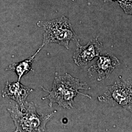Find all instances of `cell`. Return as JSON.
Listing matches in <instances>:
<instances>
[{
	"label": "cell",
	"instance_id": "obj_6",
	"mask_svg": "<svg viewBox=\"0 0 132 132\" xmlns=\"http://www.w3.org/2000/svg\"><path fill=\"white\" fill-rule=\"evenodd\" d=\"M98 57L97 61L90 67L88 71L90 77L96 74L97 80L100 81L108 78L119 65L120 62L117 57L110 54Z\"/></svg>",
	"mask_w": 132,
	"mask_h": 132
},
{
	"label": "cell",
	"instance_id": "obj_2",
	"mask_svg": "<svg viewBox=\"0 0 132 132\" xmlns=\"http://www.w3.org/2000/svg\"><path fill=\"white\" fill-rule=\"evenodd\" d=\"M8 112L14 122L15 132H41L46 131V125L53 117L56 111L41 116L38 114L33 102L25 104L23 110L18 104L7 109Z\"/></svg>",
	"mask_w": 132,
	"mask_h": 132
},
{
	"label": "cell",
	"instance_id": "obj_4",
	"mask_svg": "<svg viewBox=\"0 0 132 132\" xmlns=\"http://www.w3.org/2000/svg\"><path fill=\"white\" fill-rule=\"evenodd\" d=\"M132 81L120 80L107 87L98 99L112 106H118L132 112Z\"/></svg>",
	"mask_w": 132,
	"mask_h": 132
},
{
	"label": "cell",
	"instance_id": "obj_7",
	"mask_svg": "<svg viewBox=\"0 0 132 132\" xmlns=\"http://www.w3.org/2000/svg\"><path fill=\"white\" fill-rule=\"evenodd\" d=\"M33 91L32 89L24 86L20 81L12 83L6 81L5 87L2 91V96L3 98L14 100L18 104L20 110H23L25 108L26 99Z\"/></svg>",
	"mask_w": 132,
	"mask_h": 132
},
{
	"label": "cell",
	"instance_id": "obj_8",
	"mask_svg": "<svg viewBox=\"0 0 132 132\" xmlns=\"http://www.w3.org/2000/svg\"><path fill=\"white\" fill-rule=\"evenodd\" d=\"M42 48L40 47L36 52L27 59L10 64L5 69V71H14L18 77V81H20L23 76L27 74L30 71H32V65L34 59Z\"/></svg>",
	"mask_w": 132,
	"mask_h": 132
},
{
	"label": "cell",
	"instance_id": "obj_5",
	"mask_svg": "<svg viewBox=\"0 0 132 132\" xmlns=\"http://www.w3.org/2000/svg\"><path fill=\"white\" fill-rule=\"evenodd\" d=\"M77 49L74 52L73 59L76 65L85 66L92 61L94 58L99 55L103 48L102 43L97 38L90 41L85 46H81L79 40L76 41Z\"/></svg>",
	"mask_w": 132,
	"mask_h": 132
},
{
	"label": "cell",
	"instance_id": "obj_3",
	"mask_svg": "<svg viewBox=\"0 0 132 132\" xmlns=\"http://www.w3.org/2000/svg\"><path fill=\"white\" fill-rule=\"evenodd\" d=\"M37 25L44 30L42 48L50 43H56L69 49L70 41L79 40L71 21L64 16L51 21H39Z\"/></svg>",
	"mask_w": 132,
	"mask_h": 132
},
{
	"label": "cell",
	"instance_id": "obj_1",
	"mask_svg": "<svg viewBox=\"0 0 132 132\" xmlns=\"http://www.w3.org/2000/svg\"><path fill=\"white\" fill-rule=\"evenodd\" d=\"M41 88L44 91L48 93V95L43 97L42 99L49 100L48 105L50 107H52L53 104L57 103L64 108H73L74 99L77 94L92 98L89 95L79 92L80 90H89L90 87H88L86 83L81 82L69 73L56 77L53 81L52 89L51 91L46 90L43 87Z\"/></svg>",
	"mask_w": 132,
	"mask_h": 132
}]
</instances>
